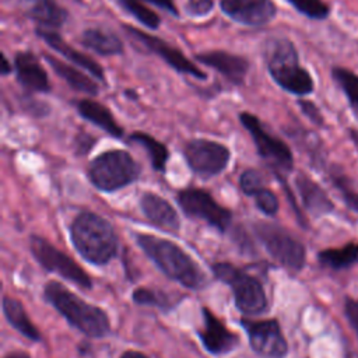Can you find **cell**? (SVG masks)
<instances>
[{
    "mask_svg": "<svg viewBox=\"0 0 358 358\" xmlns=\"http://www.w3.org/2000/svg\"><path fill=\"white\" fill-rule=\"evenodd\" d=\"M262 59L271 80L282 91L298 98L315 92L310 71L301 64L295 43L285 35H271L262 43Z\"/></svg>",
    "mask_w": 358,
    "mask_h": 358,
    "instance_id": "1",
    "label": "cell"
},
{
    "mask_svg": "<svg viewBox=\"0 0 358 358\" xmlns=\"http://www.w3.org/2000/svg\"><path fill=\"white\" fill-rule=\"evenodd\" d=\"M136 242L144 255L168 278L185 288L201 289L208 280L197 262L175 242L151 234H136Z\"/></svg>",
    "mask_w": 358,
    "mask_h": 358,
    "instance_id": "2",
    "label": "cell"
},
{
    "mask_svg": "<svg viewBox=\"0 0 358 358\" xmlns=\"http://www.w3.org/2000/svg\"><path fill=\"white\" fill-rule=\"evenodd\" d=\"M43 299L57 310L66 322L90 338H102L110 333L108 313L66 288L62 282L50 280L43 285Z\"/></svg>",
    "mask_w": 358,
    "mask_h": 358,
    "instance_id": "3",
    "label": "cell"
},
{
    "mask_svg": "<svg viewBox=\"0 0 358 358\" xmlns=\"http://www.w3.org/2000/svg\"><path fill=\"white\" fill-rule=\"evenodd\" d=\"M69 236L78 255L94 266H106L117 253L112 224L94 211H80L69 227Z\"/></svg>",
    "mask_w": 358,
    "mask_h": 358,
    "instance_id": "4",
    "label": "cell"
},
{
    "mask_svg": "<svg viewBox=\"0 0 358 358\" xmlns=\"http://www.w3.org/2000/svg\"><path fill=\"white\" fill-rule=\"evenodd\" d=\"M141 165L126 150H106L92 158L87 168L91 185L103 193L129 186L140 178Z\"/></svg>",
    "mask_w": 358,
    "mask_h": 358,
    "instance_id": "5",
    "label": "cell"
},
{
    "mask_svg": "<svg viewBox=\"0 0 358 358\" xmlns=\"http://www.w3.org/2000/svg\"><path fill=\"white\" fill-rule=\"evenodd\" d=\"M213 275L227 284L234 295L235 306L245 316H257L268 309V301L260 280L229 262L211 264Z\"/></svg>",
    "mask_w": 358,
    "mask_h": 358,
    "instance_id": "6",
    "label": "cell"
},
{
    "mask_svg": "<svg viewBox=\"0 0 358 358\" xmlns=\"http://www.w3.org/2000/svg\"><path fill=\"white\" fill-rule=\"evenodd\" d=\"M242 127L250 134L257 155L267 164L277 179H284L294 169V155L289 145L274 136L253 113L242 110L238 115Z\"/></svg>",
    "mask_w": 358,
    "mask_h": 358,
    "instance_id": "7",
    "label": "cell"
},
{
    "mask_svg": "<svg viewBox=\"0 0 358 358\" xmlns=\"http://www.w3.org/2000/svg\"><path fill=\"white\" fill-rule=\"evenodd\" d=\"M253 234L266 252L284 268L299 273L306 263L305 245L287 228L268 221H256Z\"/></svg>",
    "mask_w": 358,
    "mask_h": 358,
    "instance_id": "8",
    "label": "cell"
},
{
    "mask_svg": "<svg viewBox=\"0 0 358 358\" xmlns=\"http://www.w3.org/2000/svg\"><path fill=\"white\" fill-rule=\"evenodd\" d=\"M29 250L35 260L46 271L59 274L83 289H92V280L88 273L69 255L53 246L39 235H29Z\"/></svg>",
    "mask_w": 358,
    "mask_h": 358,
    "instance_id": "9",
    "label": "cell"
},
{
    "mask_svg": "<svg viewBox=\"0 0 358 358\" xmlns=\"http://www.w3.org/2000/svg\"><path fill=\"white\" fill-rule=\"evenodd\" d=\"M176 201L183 214L200 220L220 232L228 231L232 224V211L221 206L207 190L201 187H186L176 193Z\"/></svg>",
    "mask_w": 358,
    "mask_h": 358,
    "instance_id": "10",
    "label": "cell"
},
{
    "mask_svg": "<svg viewBox=\"0 0 358 358\" xmlns=\"http://www.w3.org/2000/svg\"><path fill=\"white\" fill-rule=\"evenodd\" d=\"M122 29L126 32L129 38L138 42L150 53L158 56L165 64H168L178 74L189 76L200 81H204L208 78L207 73L203 71L197 64H194L179 48L172 46L162 38L151 35L129 24H122Z\"/></svg>",
    "mask_w": 358,
    "mask_h": 358,
    "instance_id": "11",
    "label": "cell"
},
{
    "mask_svg": "<svg viewBox=\"0 0 358 358\" xmlns=\"http://www.w3.org/2000/svg\"><path fill=\"white\" fill-rule=\"evenodd\" d=\"M183 157L193 173L208 179L227 169L231 161V150L220 141L199 137L185 143Z\"/></svg>",
    "mask_w": 358,
    "mask_h": 358,
    "instance_id": "12",
    "label": "cell"
},
{
    "mask_svg": "<svg viewBox=\"0 0 358 358\" xmlns=\"http://www.w3.org/2000/svg\"><path fill=\"white\" fill-rule=\"evenodd\" d=\"M241 326L245 329L250 348L264 358H285L288 355V343L282 334L277 319H241Z\"/></svg>",
    "mask_w": 358,
    "mask_h": 358,
    "instance_id": "13",
    "label": "cell"
},
{
    "mask_svg": "<svg viewBox=\"0 0 358 358\" xmlns=\"http://www.w3.org/2000/svg\"><path fill=\"white\" fill-rule=\"evenodd\" d=\"M221 13L231 21L245 27H266L278 13L273 0H220Z\"/></svg>",
    "mask_w": 358,
    "mask_h": 358,
    "instance_id": "14",
    "label": "cell"
},
{
    "mask_svg": "<svg viewBox=\"0 0 358 358\" xmlns=\"http://www.w3.org/2000/svg\"><path fill=\"white\" fill-rule=\"evenodd\" d=\"M194 59L199 63L217 71L229 84L235 87L245 85L248 73L250 70V62L248 57L224 49H210L197 52L194 55Z\"/></svg>",
    "mask_w": 358,
    "mask_h": 358,
    "instance_id": "15",
    "label": "cell"
},
{
    "mask_svg": "<svg viewBox=\"0 0 358 358\" xmlns=\"http://www.w3.org/2000/svg\"><path fill=\"white\" fill-rule=\"evenodd\" d=\"M35 35L45 42L52 50H55L56 53H59L60 56H63L66 60H69L71 64L80 67L81 70L87 71L88 74H91L96 81H101L103 85L108 84L106 80V73L103 70V67L90 55L76 49L74 46H71L67 41H64V38L59 34V31L55 29H46V28H39L35 27L34 29Z\"/></svg>",
    "mask_w": 358,
    "mask_h": 358,
    "instance_id": "16",
    "label": "cell"
},
{
    "mask_svg": "<svg viewBox=\"0 0 358 358\" xmlns=\"http://www.w3.org/2000/svg\"><path fill=\"white\" fill-rule=\"evenodd\" d=\"M15 81L31 94H49L52 83L41 59L32 50H18L13 57Z\"/></svg>",
    "mask_w": 358,
    "mask_h": 358,
    "instance_id": "17",
    "label": "cell"
},
{
    "mask_svg": "<svg viewBox=\"0 0 358 358\" xmlns=\"http://www.w3.org/2000/svg\"><path fill=\"white\" fill-rule=\"evenodd\" d=\"M203 327L197 330V336L204 350L211 355H225L239 345V336L218 319L207 306L201 308Z\"/></svg>",
    "mask_w": 358,
    "mask_h": 358,
    "instance_id": "18",
    "label": "cell"
},
{
    "mask_svg": "<svg viewBox=\"0 0 358 358\" xmlns=\"http://www.w3.org/2000/svg\"><path fill=\"white\" fill-rule=\"evenodd\" d=\"M18 8L39 28L59 31L69 20V11L56 0H18Z\"/></svg>",
    "mask_w": 358,
    "mask_h": 358,
    "instance_id": "19",
    "label": "cell"
},
{
    "mask_svg": "<svg viewBox=\"0 0 358 358\" xmlns=\"http://www.w3.org/2000/svg\"><path fill=\"white\" fill-rule=\"evenodd\" d=\"M43 59L49 64V67L53 70V73L59 76L73 91H77L88 96L99 95L101 92L99 84L87 71L81 70L74 64L66 63L57 56L50 53H43Z\"/></svg>",
    "mask_w": 358,
    "mask_h": 358,
    "instance_id": "20",
    "label": "cell"
},
{
    "mask_svg": "<svg viewBox=\"0 0 358 358\" xmlns=\"http://www.w3.org/2000/svg\"><path fill=\"white\" fill-rule=\"evenodd\" d=\"M77 113L91 124L96 126L113 138L122 140L124 136V129L119 124L112 110L99 101L92 99V96L76 99L73 102Z\"/></svg>",
    "mask_w": 358,
    "mask_h": 358,
    "instance_id": "21",
    "label": "cell"
},
{
    "mask_svg": "<svg viewBox=\"0 0 358 358\" xmlns=\"http://www.w3.org/2000/svg\"><path fill=\"white\" fill-rule=\"evenodd\" d=\"M140 208L145 218L155 227L171 232H178L180 229L178 211L162 196L154 192H144L140 197Z\"/></svg>",
    "mask_w": 358,
    "mask_h": 358,
    "instance_id": "22",
    "label": "cell"
},
{
    "mask_svg": "<svg viewBox=\"0 0 358 358\" xmlns=\"http://www.w3.org/2000/svg\"><path fill=\"white\" fill-rule=\"evenodd\" d=\"M294 183L303 208L312 217L320 218L323 215L333 213L334 204L330 200L326 190L317 182H315L306 173L299 172L296 173Z\"/></svg>",
    "mask_w": 358,
    "mask_h": 358,
    "instance_id": "23",
    "label": "cell"
},
{
    "mask_svg": "<svg viewBox=\"0 0 358 358\" xmlns=\"http://www.w3.org/2000/svg\"><path fill=\"white\" fill-rule=\"evenodd\" d=\"M78 43L90 52L103 57L124 53V43L122 38L116 32L103 27H88L83 29L78 35Z\"/></svg>",
    "mask_w": 358,
    "mask_h": 358,
    "instance_id": "24",
    "label": "cell"
},
{
    "mask_svg": "<svg viewBox=\"0 0 358 358\" xmlns=\"http://www.w3.org/2000/svg\"><path fill=\"white\" fill-rule=\"evenodd\" d=\"M1 309L6 320L13 326L20 334L32 343H41L42 334L39 329L31 322L22 302L14 296L4 295L1 299Z\"/></svg>",
    "mask_w": 358,
    "mask_h": 358,
    "instance_id": "25",
    "label": "cell"
},
{
    "mask_svg": "<svg viewBox=\"0 0 358 358\" xmlns=\"http://www.w3.org/2000/svg\"><path fill=\"white\" fill-rule=\"evenodd\" d=\"M320 266L338 271L358 266V242H347L340 248L323 249L317 253Z\"/></svg>",
    "mask_w": 358,
    "mask_h": 358,
    "instance_id": "26",
    "label": "cell"
},
{
    "mask_svg": "<svg viewBox=\"0 0 358 358\" xmlns=\"http://www.w3.org/2000/svg\"><path fill=\"white\" fill-rule=\"evenodd\" d=\"M127 143L138 144L140 147H143L148 154L152 169L155 172L165 173L166 162L169 159V150L164 143H161L151 134H148L145 131H140V130L130 133L127 137Z\"/></svg>",
    "mask_w": 358,
    "mask_h": 358,
    "instance_id": "27",
    "label": "cell"
},
{
    "mask_svg": "<svg viewBox=\"0 0 358 358\" xmlns=\"http://www.w3.org/2000/svg\"><path fill=\"white\" fill-rule=\"evenodd\" d=\"M330 76L345 96L352 113L358 117V74L343 66H333Z\"/></svg>",
    "mask_w": 358,
    "mask_h": 358,
    "instance_id": "28",
    "label": "cell"
},
{
    "mask_svg": "<svg viewBox=\"0 0 358 358\" xmlns=\"http://www.w3.org/2000/svg\"><path fill=\"white\" fill-rule=\"evenodd\" d=\"M116 4L138 24L150 31H157L161 27V17L145 6L141 0H115Z\"/></svg>",
    "mask_w": 358,
    "mask_h": 358,
    "instance_id": "29",
    "label": "cell"
},
{
    "mask_svg": "<svg viewBox=\"0 0 358 358\" xmlns=\"http://www.w3.org/2000/svg\"><path fill=\"white\" fill-rule=\"evenodd\" d=\"M327 176L340 193L344 204L350 210L358 213V190L352 186V180L345 175V172L340 166L331 165L327 169Z\"/></svg>",
    "mask_w": 358,
    "mask_h": 358,
    "instance_id": "30",
    "label": "cell"
},
{
    "mask_svg": "<svg viewBox=\"0 0 358 358\" xmlns=\"http://www.w3.org/2000/svg\"><path fill=\"white\" fill-rule=\"evenodd\" d=\"M131 299L137 305L154 306V308H159L164 310L172 309L178 303V299H173L169 294L158 291V289L144 288V287L136 288L131 292Z\"/></svg>",
    "mask_w": 358,
    "mask_h": 358,
    "instance_id": "31",
    "label": "cell"
},
{
    "mask_svg": "<svg viewBox=\"0 0 358 358\" xmlns=\"http://www.w3.org/2000/svg\"><path fill=\"white\" fill-rule=\"evenodd\" d=\"M296 13L312 20L324 21L330 17L331 8L324 0H285Z\"/></svg>",
    "mask_w": 358,
    "mask_h": 358,
    "instance_id": "32",
    "label": "cell"
},
{
    "mask_svg": "<svg viewBox=\"0 0 358 358\" xmlns=\"http://www.w3.org/2000/svg\"><path fill=\"white\" fill-rule=\"evenodd\" d=\"M256 207L267 217H274L278 213L280 201L271 189L262 187L253 196Z\"/></svg>",
    "mask_w": 358,
    "mask_h": 358,
    "instance_id": "33",
    "label": "cell"
},
{
    "mask_svg": "<svg viewBox=\"0 0 358 358\" xmlns=\"http://www.w3.org/2000/svg\"><path fill=\"white\" fill-rule=\"evenodd\" d=\"M239 187L243 194L253 197L259 189L264 187L263 173L255 168L245 169L239 176Z\"/></svg>",
    "mask_w": 358,
    "mask_h": 358,
    "instance_id": "34",
    "label": "cell"
},
{
    "mask_svg": "<svg viewBox=\"0 0 358 358\" xmlns=\"http://www.w3.org/2000/svg\"><path fill=\"white\" fill-rule=\"evenodd\" d=\"M296 106L299 108L301 113L315 126L317 127H324L326 126V120H324V116L320 110V108L310 99H306L305 96L303 98H298L296 99Z\"/></svg>",
    "mask_w": 358,
    "mask_h": 358,
    "instance_id": "35",
    "label": "cell"
},
{
    "mask_svg": "<svg viewBox=\"0 0 358 358\" xmlns=\"http://www.w3.org/2000/svg\"><path fill=\"white\" fill-rule=\"evenodd\" d=\"M215 0H185V11L192 18H204L214 10Z\"/></svg>",
    "mask_w": 358,
    "mask_h": 358,
    "instance_id": "36",
    "label": "cell"
},
{
    "mask_svg": "<svg viewBox=\"0 0 358 358\" xmlns=\"http://www.w3.org/2000/svg\"><path fill=\"white\" fill-rule=\"evenodd\" d=\"M21 105H22V109L34 117H45L50 113V106L46 102L35 99L29 95L24 96V102Z\"/></svg>",
    "mask_w": 358,
    "mask_h": 358,
    "instance_id": "37",
    "label": "cell"
},
{
    "mask_svg": "<svg viewBox=\"0 0 358 358\" xmlns=\"http://www.w3.org/2000/svg\"><path fill=\"white\" fill-rule=\"evenodd\" d=\"M344 315L358 336V299L352 296H347L344 299Z\"/></svg>",
    "mask_w": 358,
    "mask_h": 358,
    "instance_id": "38",
    "label": "cell"
},
{
    "mask_svg": "<svg viewBox=\"0 0 358 358\" xmlns=\"http://www.w3.org/2000/svg\"><path fill=\"white\" fill-rule=\"evenodd\" d=\"M232 241H234V243H236L241 253H246V255L255 253V246H253L252 241H249L248 235L242 231V228L232 229Z\"/></svg>",
    "mask_w": 358,
    "mask_h": 358,
    "instance_id": "39",
    "label": "cell"
},
{
    "mask_svg": "<svg viewBox=\"0 0 358 358\" xmlns=\"http://www.w3.org/2000/svg\"><path fill=\"white\" fill-rule=\"evenodd\" d=\"M96 143V138L92 137L91 134L88 133H80L76 136V140H74V148H76V154L78 155H85L88 154L92 147L95 145Z\"/></svg>",
    "mask_w": 358,
    "mask_h": 358,
    "instance_id": "40",
    "label": "cell"
},
{
    "mask_svg": "<svg viewBox=\"0 0 358 358\" xmlns=\"http://www.w3.org/2000/svg\"><path fill=\"white\" fill-rule=\"evenodd\" d=\"M141 1L155 6V7H158L159 10L168 13L169 15H172V17H175V18H179V17H180V13L178 11V7H176V4H175V0H141Z\"/></svg>",
    "mask_w": 358,
    "mask_h": 358,
    "instance_id": "41",
    "label": "cell"
},
{
    "mask_svg": "<svg viewBox=\"0 0 358 358\" xmlns=\"http://www.w3.org/2000/svg\"><path fill=\"white\" fill-rule=\"evenodd\" d=\"M11 73H14V66H13V63L8 60L7 55L3 52V53H1V69H0V74H1V77H7V76H10Z\"/></svg>",
    "mask_w": 358,
    "mask_h": 358,
    "instance_id": "42",
    "label": "cell"
},
{
    "mask_svg": "<svg viewBox=\"0 0 358 358\" xmlns=\"http://www.w3.org/2000/svg\"><path fill=\"white\" fill-rule=\"evenodd\" d=\"M119 358H148V357L137 350H126L124 352H122Z\"/></svg>",
    "mask_w": 358,
    "mask_h": 358,
    "instance_id": "43",
    "label": "cell"
},
{
    "mask_svg": "<svg viewBox=\"0 0 358 358\" xmlns=\"http://www.w3.org/2000/svg\"><path fill=\"white\" fill-rule=\"evenodd\" d=\"M3 358H31V355H29L27 351L15 350V351H10V352L6 354Z\"/></svg>",
    "mask_w": 358,
    "mask_h": 358,
    "instance_id": "44",
    "label": "cell"
},
{
    "mask_svg": "<svg viewBox=\"0 0 358 358\" xmlns=\"http://www.w3.org/2000/svg\"><path fill=\"white\" fill-rule=\"evenodd\" d=\"M124 96L129 98L130 101H137V99H138V94H137V91L133 90V88L124 90Z\"/></svg>",
    "mask_w": 358,
    "mask_h": 358,
    "instance_id": "45",
    "label": "cell"
}]
</instances>
